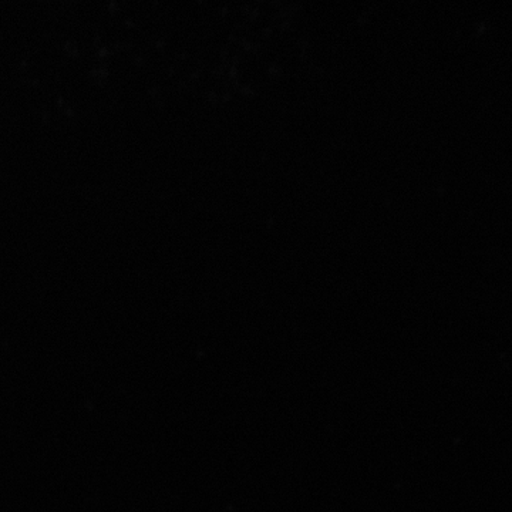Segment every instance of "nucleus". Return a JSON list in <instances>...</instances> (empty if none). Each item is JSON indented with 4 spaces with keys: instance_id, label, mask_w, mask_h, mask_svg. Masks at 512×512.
Segmentation results:
<instances>
[]
</instances>
